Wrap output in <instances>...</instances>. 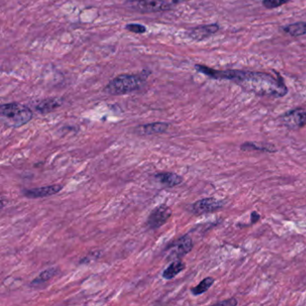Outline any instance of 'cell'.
Wrapping results in <instances>:
<instances>
[{
    "label": "cell",
    "mask_w": 306,
    "mask_h": 306,
    "mask_svg": "<svg viewBox=\"0 0 306 306\" xmlns=\"http://www.w3.org/2000/svg\"><path fill=\"white\" fill-rule=\"evenodd\" d=\"M196 70L207 77L216 80H229L238 85L243 90L261 96L280 98L288 93L284 79L276 73L253 72L239 69L216 70L203 65H196Z\"/></svg>",
    "instance_id": "cell-1"
},
{
    "label": "cell",
    "mask_w": 306,
    "mask_h": 306,
    "mask_svg": "<svg viewBox=\"0 0 306 306\" xmlns=\"http://www.w3.org/2000/svg\"><path fill=\"white\" fill-rule=\"evenodd\" d=\"M150 74L151 72L148 70H143L140 74H122L109 82L104 88V92L108 95H121L139 90L146 83Z\"/></svg>",
    "instance_id": "cell-2"
},
{
    "label": "cell",
    "mask_w": 306,
    "mask_h": 306,
    "mask_svg": "<svg viewBox=\"0 0 306 306\" xmlns=\"http://www.w3.org/2000/svg\"><path fill=\"white\" fill-rule=\"evenodd\" d=\"M0 117L5 126L19 128L32 120V112L23 104L11 103L1 106Z\"/></svg>",
    "instance_id": "cell-3"
},
{
    "label": "cell",
    "mask_w": 306,
    "mask_h": 306,
    "mask_svg": "<svg viewBox=\"0 0 306 306\" xmlns=\"http://www.w3.org/2000/svg\"><path fill=\"white\" fill-rule=\"evenodd\" d=\"M129 9L142 14L158 13L172 8L166 0H129L125 4Z\"/></svg>",
    "instance_id": "cell-4"
},
{
    "label": "cell",
    "mask_w": 306,
    "mask_h": 306,
    "mask_svg": "<svg viewBox=\"0 0 306 306\" xmlns=\"http://www.w3.org/2000/svg\"><path fill=\"white\" fill-rule=\"evenodd\" d=\"M280 122L288 130L297 131L306 126V109L291 110L280 117Z\"/></svg>",
    "instance_id": "cell-5"
},
{
    "label": "cell",
    "mask_w": 306,
    "mask_h": 306,
    "mask_svg": "<svg viewBox=\"0 0 306 306\" xmlns=\"http://www.w3.org/2000/svg\"><path fill=\"white\" fill-rule=\"evenodd\" d=\"M225 206L224 200H217L214 198H203L191 205L190 210L195 215H204L217 211Z\"/></svg>",
    "instance_id": "cell-6"
},
{
    "label": "cell",
    "mask_w": 306,
    "mask_h": 306,
    "mask_svg": "<svg viewBox=\"0 0 306 306\" xmlns=\"http://www.w3.org/2000/svg\"><path fill=\"white\" fill-rule=\"evenodd\" d=\"M171 215L170 207H167L166 205H161L159 207H155L153 211L151 212L148 218L147 224L149 225V228L156 229L161 227L163 224H165Z\"/></svg>",
    "instance_id": "cell-7"
},
{
    "label": "cell",
    "mask_w": 306,
    "mask_h": 306,
    "mask_svg": "<svg viewBox=\"0 0 306 306\" xmlns=\"http://www.w3.org/2000/svg\"><path fill=\"white\" fill-rule=\"evenodd\" d=\"M219 29H220V26L218 25V23L204 24V25H199L197 27L190 29L187 34L191 40L201 41L214 35L215 33L219 31Z\"/></svg>",
    "instance_id": "cell-8"
},
{
    "label": "cell",
    "mask_w": 306,
    "mask_h": 306,
    "mask_svg": "<svg viewBox=\"0 0 306 306\" xmlns=\"http://www.w3.org/2000/svg\"><path fill=\"white\" fill-rule=\"evenodd\" d=\"M62 185L55 184L51 186H45L41 188L26 189L23 191V195L29 198H46L55 194L59 193L62 189Z\"/></svg>",
    "instance_id": "cell-9"
},
{
    "label": "cell",
    "mask_w": 306,
    "mask_h": 306,
    "mask_svg": "<svg viewBox=\"0 0 306 306\" xmlns=\"http://www.w3.org/2000/svg\"><path fill=\"white\" fill-rule=\"evenodd\" d=\"M193 248L192 239L188 234L183 235L182 237L178 239L172 245V255L176 258H180L188 254Z\"/></svg>",
    "instance_id": "cell-10"
},
{
    "label": "cell",
    "mask_w": 306,
    "mask_h": 306,
    "mask_svg": "<svg viewBox=\"0 0 306 306\" xmlns=\"http://www.w3.org/2000/svg\"><path fill=\"white\" fill-rule=\"evenodd\" d=\"M64 100L60 97H54V98H47L42 100L39 104H37L35 110L41 114H47L55 111L56 109L59 108L63 104Z\"/></svg>",
    "instance_id": "cell-11"
},
{
    "label": "cell",
    "mask_w": 306,
    "mask_h": 306,
    "mask_svg": "<svg viewBox=\"0 0 306 306\" xmlns=\"http://www.w3.org/2000/svg\"><path fill=\"white\" fill-rule=\"evenodd\" d=\"M169 124L165 122H154L150 124H146L139 127L137 132L141 135H153V134H161L168 130Z\"/></svg>",
    "instance_id": "cell-12"
},
{
    "label": "cell",
    "mask_w": 306,
    "mask_h": 306,
    "mask_svg": "<svg viewBox=\"0 0 306 306\" xmlns=\"http://www.w3.org/2000/svg\"><path fill=\"white\" fill-rule=\"evenodd\" d=\"M154 177L160 183L169 188L178 186L183 181L182 177L176 174L174 172H161L155 174Z\"/></svg>",
    "instance_id": "cell-13"
},
{
    "label": "cell",
    "mask_w": 306,
    "mask_h": 306,
    "mask_svg": "<svg viewBox=\"0 0 306 306\" xmlns=\"http://www.w3.org/2000/svg\"><path fill=\"white\" fill-rule=\"evenodd\" d=\"M282 30L286 33L293 37L306 35V22H299V23L288 24L282 27Z\"/></svg>",
    "instance_id": "cell-14"
},
{
    "label": "cell",
    "mask_w": 306,
    "mask_h": 306,
    "mask_svg": "<svg viewBox=\"0 0 306 306\" xmlns=\"http://www.w3.org/2000/svg\"><path fill=\"white\" fill-rule=\"evenodd\" d=\"M185 269V264L180 260H176L162 273V278L165 279H171L175 278Z\"/></svg>",
    "instance_id": "cell-15"
},
{
    "label": "cell",
    "mask_w": 306,
    "mask_h": 306,
    "mask_svg": "<svg viewBox=\"0 0 306 306\" xmlns=\"http://www.w3.org/2000/svg\"><path fill=\"white\" fill-rule=\"evenodd\" d=\"M214 282H215V279L211 277L206 278V279H203L202 281L198 284L197 287L191 288V293L193 294L194 296L202 295L204 293L207 292L209 288H211Z\"/></svg>",
    "instance_id": "cell-16"
},
{
    "label": "cell",
    "mask_w": 306,
    "mask_h": 306,
    "mask_svg": "<svg viewBox=\"0 0 306 306\" xmlns=\"http://www.w3.org/2000/svg\"><path fill=\"white\" fill-rule=\"evenodd\" d=\"M56 273H57V269H54V268L48 269V270L42 271L41 274L38 276V278L32 281V286H38V285L45 283L48 280H50L52 277H54Z\"/></svg>",
    "instance_id": "cell-17"
},
{
    "label": "cell",
    "mask_w": 306,
    "mask_h": 306,
    "mask_svg": "<svg viewBox=\"0 0 306 306\" xmlns=\"http://www.w3.org/2000/svg\"><path fill=\"white\" fill-rule=\"evenodd\" d=\"M242 150L245 151H250V150H257V151H261V152H270V153H274L277 150L276 149H270V146L269 147H263V146H258L255 143L252 142H246L244 144L241 146Z\"/></svg>",
    "instance_id": "cell-18"
},
{
    "label": "cell",
    "mask_w": 306,
    "mask_h": 306,
    "mask_svg": "<svg viewBox=\"0 0 306 306\" xmlns=\"http://www.w3.org/2000/svg\"><path fill=\"white\" fill-rule=\"evenodd\" d=\"M290 1L291 0H262V5L267 9H274L288 4Z\"/></svg>",
    "instance_id": "cell-19"
},
{
    "label": "cell",
    "mask_w": 306,
    "mask_h": 306,
    "mask_svg": "<svg viewBox=\"0 0 306 306\" xmlns=\"http://www.w3.org/2000/svg\"><path fill=\"white\" fill-rule=\"evenodd\" d=\"M128 31L134 33H144L147 32V28L145 27L142 24L139 23H129L125 26Z\"/></svg>",
    "instance_id": "cell-20"
},
{
    "label": "cell",
    "mask_w": 306,
    "mask_h": 306,
    "mask_svg": "<svg viewBox=\"0 0 306 306\" xmlns=\"http://www.w3.org/2000/svg\"><path fill=\"white\" fill-rule=\"evenodd\" d=\"M216 305H219V306H234L237 305V301H236V299H234V298H231V299L227 300V301L219 302V303H217Z\"/></svg>",
    "instance_id": "cell-21"
},
{
    "label": "cell",
    "mask_w": 306,
    "mask_h": 306,
    "mask_svg": "<svg viewBox=\"0 0 306 306\" xmlns=\"http://www.w3.org/2000/svg\"><path fill=\"white\" fill-rule=\"evenodd\" d=\"M260 218H261V216H260V215H259L257 212H252V215H251V219H252V224L257 223Z\"/></svg>",
    "instance_id": "cell-22"
},
{
    "label": "cell",
    "mask_w": 306,
    "mask_h": 306,
    "mask_svg": "<svg viewBox=\"0 0 306 306\" xmlns=\"http://www.w3.org/2000/svg\"><path fill=\"white\" fill-rule=\"evenodd\" d=\"M166 1L168 3H170L172 6H174V5L179 4V3L182 2V1H185V0H166Z\"/></svg>",
    "instance_id": "cell-23"
}]
</instances>
